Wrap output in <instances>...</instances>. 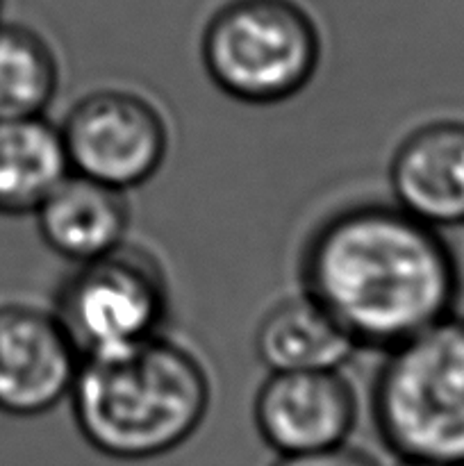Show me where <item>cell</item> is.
<instances>
[{
    "mask_svg": "<svg viewBox=\"0 0 464 466\" xmlns=\"http://www.w3.org/2000/svg\"><path fill=\"white\" fill-rule=\"evenodd\" d=\"M71 410L86 441L116 460H150L185 444L212 405L203 360L162 335L112 355L85 358Z\"/></svg>",
    "mask_w": 464,
    "mask_h": 466,
    "instance_id": "7a4b0ae2",
    "label": "cell"
},
{
    "mask_svg": "<svg viewBox=\"0 0 464 466\" xmlns=\"http://www.w3.org/2000/svg\"><path fill=\"white\" fill-rule=\"evenodd\" d=\"M57 127L68 168L121 191L153 180L171 146L162 109L126 86L80 96Z\"/></svg>",
    "mask_w": 464,
    "mask_h": 466,
    "instance_id": "8992f818",
    "label": "cell"
},
{
    "mask_svg": "<svg viewBox=\"0 0 464 466\" xmlns=\"http://www.w3.org/2000/svg\"><path fill=\"white\" fill-rule=\"evenodd\" d=\"M0 14H3V0H0Z\"/></svg>",
    "mask_w": 464,
    "mask_h": 466,
    "instance_id": "2e32d148",
    "label": "cell"
},
{
    "mask_svg": "<svg viewBox=\"0 0 464 466\" xmlns=\"http://www.w3.org/2000/svg\"><path fill=\"white\" fill-rule=\"evenodd\" d=\"M259 437L280 455L341 446L358 423V394L341 369L268 373L253 403Z\"/></svg>",
    "mask_w": 464,
    "mask_h": 466,
    "instance_id": "ba28073f",
    "label": "cell"
},
{
    "mask_svg": "<svg viewBox=\"0 0 464 466\" xmlns=\"http://www.w3.org/2000/svg\"><path fill=\"white\" fill-rule=\"evenodd\" d=\"M73 267L55 294L53 312L82 360L118 353L162 335L171 287L157 255L126 241Z\"/></svg>",
    "mask_w": 464,
    "mask_h": 466,
    "instance_id": "5b68a950",
    "label": "cell"
},
{
    "mask_svg": "<svg viewBox=\"0 0 464 466\" xmlns=\"http://www.w3.org/2000/svg\"><path fill=\"white\" fill-rule=\"evenodd\" d=\"M255 355L268 373L341 369L358 346L305 291L277 300L259 319Z\"/></svg>",
    "mask_w": 464,
    "mask_h": 466,
    "instance_id": "8fae6325",
    "label": "cell"
},
{
    "mask_svg": "<svg viewBox=\"0 0 464 466\" xmlns=\"http://www.w3.org/2000/svg\"><path fill=\"white\" fill-rule=\"evenodd\" d=\"M276 466H378L371 458L348 446H335V449L314 451V453L300 455H280Z\"/></svg>",
    "mask_w": 464,
    "mask_h": 466,
    "instance_id": "5bb4252c",
    "label": "cell"
},
{
    "mask_svg": "<svg viewBox=\"0 0 464 466\" xmlns=\"http://www.w3.org/2000/svg\"><path fill=\"white\" fill-rule=\"evenodd\" d=\"M321 55L317 21L296 0H227L200 35L209 82L244 105L298 96L317 76Z\"/></svg>",
    "mask_w": 464,
    "mask_h": 466,
    "instance_id": "277c9868",
    "label": "cell"
},
{
    "mask_svg": "<svg viewBox=\"0 0 464 466\" xmlns=\"http://www.w3.org/2000/svg\"><path fill=\"white\" fill-rule=\"evenodd\" d=\"M41 241L71 264L107 255L127 241L130 200L127 191L68 173L35 209Z\"/></svg>",
    "mask_w": 464,
    "mask_h": 466,
    "instance_id": "30bf717a",
    "label": "cell"
},
{
    "mask_svg": "<svg viewBox=\"0 0 464 466\" xmlns=\"http://www.w3.org/2000/svg\"><path fill=\"white\" fill-rule=\"evenodd\" d=\"M57 91L50 41L21 23H0V118L44 116Z\"/></svg>",
    "mask_w": 464,
    "mask_h": 466,
    "instance_id": "4fadbf2b",
    "label": "cell"
},
{
    "mask_svg": "<svg viewBox=\"0 0 464 466\" xmlns=\"http://www.w3.org/2000/svg\"><path fill=\"white\" fill-rule=\"evenodd\" d=\"M80 353L53 309L0 305V414L39 417L71 396Z\"/></svg>",
    "mask_w": 464,
    "mask_h": 466,
    "instance_id": "52a82bcc",
    "label": "cell"
},
{
    "mask_svg": "<svg viewBox=\"0 0 464 466\" xmlns=\"http://www.w3.org/2000/svg\"><path fill=\"white\" fill-rule=\"evenodd\" d=\"M389 189L400 209L437 230L464 226V121L408 132L389 159Z\"/></svg>",
    "mask_w": 464,
    "mask_h": 466,
    "instance_id": "9c48e42d",
    "label": "cell"
},
{
    "mask_svg": "<svg viewBox=\"0 0 464 466\" xmlns=\"http://www.w3.org/2000/svg\"><path fill=\"white\" fill-rule=\"evenodd\" d=\"M298 282L358 350L387 353L453 314L459 271L437 228L373 200L314 226L300 248Z\"/></svg>",
    "mask_w": 464,
    "mask_h": 466,
    "instance_id": "6da1fadb",
    "label": "cell"
},
{
    "mask_svg": "<svg viewBox=\"0 0 464 466\" xmlns=\"http://www.w3.org/2000/svg\"><path fill=\"white\" fill-rule=\"evenodd\" d=\"M398 466H458V464H437V462H414V460H400Z\"/></svg>",
    "mask_w": 464,
    "mask_h": 466,
    "instance_id": "9a60e30c",
    "label": "cell"
},
{
    "mask_svg": "<svg viewBox=\"0 0 464 466\" xmlns=\"http://www.w3.org/2000/svg\"><path fill=\"white\" fill-rule=\"evenodd\" d=\"M371 412L400 460L464 466V319L450 314L387 350Z\"/></svg>",
    "mask_w": 464,
    "mask_h": 466,
    "instance_id": "3957f363",
    "label": "cell"
},
{
    "mask_svg": "<svg viewBox=\"0 0 464 466\" xmlns=\"http://www.w3.org/2000/svg\"><path fill=\"white\" fill-rule=\"evenodd\" d=\"M68 173L57 126L45 116L0 118V217L35 214Z\"/></svg>",
    "mask_w": 464,
    "mask_h": 466,
    "instance_id": "7c38bea8",
    "label": "cell"
}]
</instances>
